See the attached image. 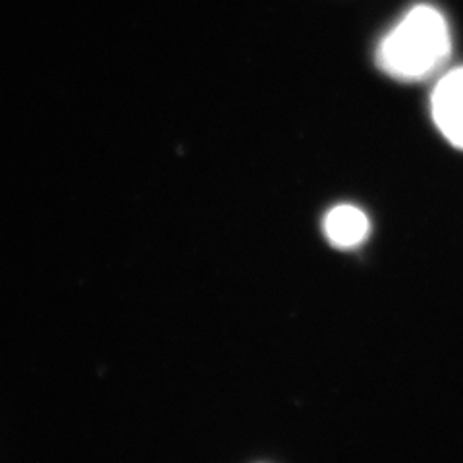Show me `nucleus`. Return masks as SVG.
<instances>
[{"instance_id": "7ed1b4c3", "label": "nucleus", "mask_w": 463, "mask_h": 463, "mask_svg": "<svg viewBox=\"0 0 463 463\" xmlns=\"http://www.w3.org/2000/svg\"><path fill=\"white\" fill-rule=\"evenodd\" d=\"M369 219L359 207L338 205L325 216V236L340 250H352L369 236Z\"/></svg>"}, {"instance_id": "f03ea898", "label": "nucleus", "mask_w": 463, "mask_h": 463, "mask_svg": "<svg viewBox=\"0 0 463 463\" xmlns=\"http://www.w3.org/2000/svg\"><path fill=\"white\" fill-rule=\"evenodd\" d=\"M430 114L442 137L463 151V66L446 71L434 85Z\"/></svg>"}, {"instance_id": "f257e3e1", "label": "nucleus", "mask_w": 463, "mask_h": 463, "mask_svg": "<svg viewBox=\"0 0 463 463\" xmlns=\"http://www.w3.org/2000/svg\"><path fill=\"white\" fill-rule=\"evenodd\" d=\"M452 52V33L444 14L417 5L400 18L376 47V64L400 81H421L442 70Z\"/></svg>"}]
</instances>
